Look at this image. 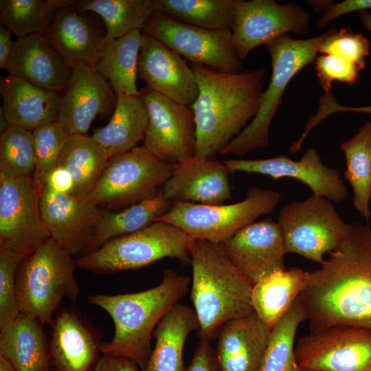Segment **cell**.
<instances>
[{
	"instance_id": "1",
	"label": "cell",
	"mask_w": 371,
	"mask_h": 371,
	"mask_svg": "<svg viewBox=\"0 0 371 371\" xmlns=\"http://www.w3.org/2000/svg\"><path fill=\"white\" fill-rule=\"evenodd\" d=\"M311 332L333 326L371 330V227L351 223L343 243L309 273L297 298Z\"/></svg>"
},
{
	"instance_id": "2",
	"label": "cell",
	"mask_w": 371,
	"mask_h": 371,
	"mask_svg": "<svg viewBox=\"0 0 371 371\" xmlns=\"http://www.w3.org/2000/svg\"><path fill=\"white\" fill-rule=\"evenodd\" d=\"M199 87L191 106L196 124L194 157L216 159L256 115L263 93L265 69L236 74L190 65Z\"/></svg>"
},
{
	"instance_id": "3",
	"label": "cell",
	"mask_w": 371,
	"mask_h": 371,
	"mask_svg": "<svg viewBox=\"0 0 371 371\" xmlns=\"http://www.w3.org/2000/svg\"><path fill=\"white\" fill-rule=\"evenodd\" d=\"M191 279L168 269L159 284L137 293L89 295L90 304L105 311L114 324L112 339L101 345L102 355L129 359L143 370L150 357L157 324L185 295Z\"/></svg>"
},
{
	"instance_id": "4",
	"label": "cell",
	"mask_w": 371,
	"mask_h": 371,
	"mask_svg": "<svg viewBox=\"0 0 371 371\" xmlns=\"http://www.w3.org/2000/svg\"><path fill=\"white\" fill-rule=\"evenodd\" d=\"M190 298L200 340L210 341L225 323L254 312V284L232 264L221 244L193 239Z\"/></svg>"
},
{
	"instance_id": "5",
	"label": "cell",
	"mask_w": 371,
	"mask_h": 371,
	"mask_svg": "<svg viewBox=\"0 0 371 371\" xmlns=\"http://www.w3.org/2000/svg\"><path fill=\"white\" fill-rule=\"evenodd\" d=\"M72 256L49 238L22 260L16 275L21 313L49 325L63 300L76 299L78 266Z\"/></svg>"
},
{
	"instance_id": "6",
	"label": "cell",
	"mask_w": 371,
	"mask_h": 371,
	"mask_svg": "<svg viewBox=\"0 0 371 371\" xmlns=\"http://www.w3.org/2000/svg\"><path fill=\"white\" fill-rule=\"evenodd\" d=\"M193 238L178 227L155 221L135 232L111 239L76 260L78 268L95 273L136 270L158 260L175 258L190 264Z\"/></svg>"
},
{
	"instance_id": "7",
	"label": "cell",
	"mask_w": 371,
	"mask_h": 371,
	"mask_svg": "<svg viewBox=\"0 0 371 371\" xmlns=\"http://www.w3.org/2000/svg\"><path fill=\"white\" fill-rule=\"evenodd\" d=\"M324 36V33L308 39H295L286 34L265 45L271 59L272 73L269 85L263 91L258 111L220 154L243 157L268 146L270 125L287 85L301 69L314 63Z\"/></svg>"
},
{
	"instance_id": "8",
	"label": "cell",
	"mask_w": 371,
	"mask_h": 371,
	"mask_svg": "<svg viewBox=\"0 0 371 371\" xmlns=\"http://www.w3.org/2000/svg\"><path fill=\"white\" fill-rule=\"evenodd\" d=\"M280 199L275 190L252 186L243 200L232 204L173 202L155 221L172 224L194 239L221 244L260 216L271 213Z\"/></svg>"
},
{
	"instance_id": "9",
	"label": "cell",
	"mask_w": 371,
	"mask_h": 371,
	"mask_svg": "<svg viewBox=\"0 0 371 371\" xmlns=\"http://www.w3.org/2000/svg\"><path fill=\"white\" fill-rule=\"evenodd\" d=\"M174 168L175 164L161 160L143 146H137L110 157L87 200L98 206L126 208L157 195L159 187L171 176Z\"/></svg>"
},
{
	"instance_id": "10",
	"label": "cell",
	"mask_w": 371,
	"mask_h": 371,
	"mask_svg": "<svg viewBox=\"0 0 371 371\" xmlns=\"http://www.w3.org/2000/svg\"><path fill=\"white\" fill-rule=\"evenodd\" d=\"M277 223L286 253L297 254L319 265L326 254L343 243L351 227L331 201L314 194L288 203L280 210Z\"/></svg>"
},
{
	"instance_id": "11",
	"label": "cell",
	"mask_w": 371,
	"mask_h": 371,
	"mask_svg": "<svg viewBox=\"0 0 371 371\" xmlns=\"http://www.w3.org/2000/svg\"><path fill=\"white\" fill-rule=\"evenodd\" d=\"M142 32L159 40L190 64L225 73L241 72L242 60L234 48L230 30L201 28L154 12Z\"/></svg>"
},
{
	"instance_id": "12",
	"label": "cell",
	"mask_w": 371,
	"mask_h": 371,
	"mask_svg": "<svg viewBox=\"0 0 371 371\" xmlns=\"http://www.w3.org/2000/svg\"><path fill=\"white\" fill-rule=\"evenodd\" d=\"M41 193L33 177L0 174V247L27 256L50 238L42 217Z\"/></svg>"
},
{
	"instance_id": "13",
	"label": "cell",
	"mask_w": 371,
	"mask_h": 371,
	"mask_svg": "<svg viewBox=\"0 0 371 371\" xmlns=\"http://www.w3.org/2000/svg\"><path fill=\"white\" fill-rule=\"evenodd\" d=\"M234 48L242 60L255 48L294 32L306 34L310 14L295 3L280 4L274 0H234Z\"/></svg>"
},
{
	"instance_id": "14",
	"label": "cell",
	"mask_w": 371,
	"mask_h": 371,
	"mask_svg": "<svg viewBox=\"0 0 371 371\" xmlns=\"http://www.w3.org/2000/svg\"><path fill=\"white\" fill-rule=\"evenodd\" d=\"M295 352L302 371H371V330L333 326L300 337Z\"/></svg>"
},
{
	"instance_id": "15",
	"label": "cell",
	"mask_w": 371,
	"mask_h": 371,
	"mask_svg": "<svg viewBox=\"0 0 371 371\" xmlns=\"http://www.w3.org/2000/svg\"><path fill=\"white\" fill-rule=\"evenodd\" d=\"M140 92L148 113L143 146L156 157L172 164L194 157L196 124L191 106L147 87Z\"/></svg>"
},
{
	"instance_id": "16",
	"label": "cell",
	"mask_w": 371,
	"mask_h": 371,
	"mask_svg": "<svg viewBox=\"0 0 371 371\" xmlns=\"http://www.w3.org/2000/svg\"><path fill=\"white\" fill-rule=\"evenodd\" d=\"M223 161L230 173H256L276 180L282 177L297 179L308 186L313 194L332 202L343 201L348 195L338 169L324 165L314 147L308 148L299 161L280 155L258 159H228Z\"/></svg>"
},
{
	"instance_id": "17",
	"label": "cell",
	"mask_w": 371,
	"mask_h": 371,
	"mask_svg": "<svg viewBox=\"0 0 371 371\" xmlns=\"http://www.w3.org/2000/svg\"><path fill=\"white\" fill-rule=\"evenodd\" d=\"M41 210L50 238L72 256L90 252L102 212L98 205L45 187L41 193Z\"/></svg>"
},
{
	"instance_id": "18",
	"label": "cell",
	"mask_w": 371,
	"mask_h": 371,
	"mask_svg": "<svg viewBox=\"0 0 371 371\" xmlns=\"http://www.w3.org/2000/svg\"><path fill=\"white\" fill-rule=\"evenodd\" d=\"M221 245L232 264L253 284L286 269L282 234L271 218L247 225Z\"/></svg>"
},
{
	"instance_id": "19",
	"label": "cell",
	"mask_w": 371,
	"mask_h": 371,
	"mask_svg": "<svg viewBox=\"0 0 371 371\" xmlns=\"http://www.w3.org/2000/svg\"><path fill=\"white\" fill-rule=\"evenodd\" d=\"M106 34L104 23L98 14L71 5L57 11L41 35L74 68L94 67L105 49Z\"/></svg>"
},
{
	"instance_id": "20",
	"label": "cell",
	"mask_w": 371,
	"mask_h": 371,
	"mask_svg": "<svg viewBox=\"0 0 371 371\" xmlns=\"http://www.w3.org/2000/svg\"><path fill=\"white\" fill-rule=\"evenodd\" d=\"M137 76L146 87L186 106H191L199 94L195 74L183 56L144 34Z\"/></svg>"
},
{
	"instance_id": "21",
	"label": "cell",
	"mask_w": 371,
	"mask_h": 371,
	"mask_svg": "<svg viewBox=\"0 0 371 371\" xmlns=\"http://www.w3.org/2000/svg\"><path fill=\"white\" fill-rule=\"evenodd\" d=\"M117 98L111 84L93 67H75L60 95L58 120L70 135H87L98 115L113 112Z\"/></svg>"
},
{
	"instance_id": "22",
	"label": "cell",
	"mask_w": 371,
	"mask_h": 371,
	"mask_svg": "<svg viewBox=\"0 0 371 371\" xmlns=\"http://www.w3.org/2000/svg\"><path fill=\"white\" fill-rule=\"evenodd\" d=\"M229 173L223 161L194 157L175 164L160 190L172 203L222 205L232 196Z\"/></svg>"
},
{
	"instance_id": "23",
	"label": "cell",
	"mask_w": 371,
	"mask_h": 371,
	"mask_svg": "<svg viewBox=\"0 0 371 371\" xmlns=\"http://www.w3.org/2000/svg\"><path fill=\"white\" fill-rule=\"evenodd\" d=\"M95 330L74 309L63 308L51 324L52 371H92L101 347Z\"/></svg>"
},
{
	"instance_id": "24",
	"label": "cell",
	"mask_w": 371,
	"mask_h": 371,
	"mask_svg": "<svg viewBox=\"0 0 371 371\" xmlns=\"http://www.w3.org/2000/svg\"><path fill=\"white\" fill-rule=\"evenodd\" d=\"M5 69L31 84L55 92L63 91L73 67L41 34L17 37Z\"/></svg>"
},
{
	"instance_id": "25",
	"label": "cell",
	"mask_w": 371,
	"mask_h": 371,
	"mask_svg": "<svg viewBox=\"0 0 371 371\" xmlns=\"http://www.w3.org/2000/svg\"><path fill=\"white\" fill-rule=\"evenodd\" d=\"M270 333L254 311L225 323L215 348L221 371H259Z\"/></svg>"
},
{
	"instance_id": "26",
	"label": "cell",
	"mask_w": 371,
	"mask_h": 371,
	"mask_svg": "<svg viewBox=\"0 0 371 371\" xmlns=\"http://www.w3.org/2000/svg\"><path fill=\"white\" fill-rule=\"evenodd\" d=\"M1 108L10 125L33 131L58 119V93L8 74L0 78Z\"/></svg>"
},
{
	"instance_id": "27",
	"label": "cell",
	"mask_w": 371,
	"mask_h": 371,
	"mask_svg": "<svg viewBox=\"0 0 371 371\" xmlns=\"http://www.w3.org/2000/svg\"><path fill=\"white\" fill-rule=\"evenodd\" d=\"M43 327L35 319L21 313L0 330V356L16 371H52L49 341Z\"/></svg>"
},
{
	"instance_id": "28",
	"label": "cell",
	"mask_w": 371,
	"mask_h": 371,
	"mask_svg": "<svg viewBox=\"0 0 371 371\" xmlns=\"http://www.w3.org/2000/svg\"><path fill=\"white\" fill-rule=\"evenodd\" d=\"M199 324L194 308L177 303L159 321L153 337L155 344L141 371H183V349L188 336Z\"/></svg>"
},
{
	"instance_id": "29",
	"label": "cell",
	"mask_w": 371,
	"mask_h": 371,
	"mask_svg": "<svg viewBox=\"0 0 371 371\" xmlns=\"http://www.w3.org/2000/svg\"><path fill=\"white\" fill-rule=\"evenodd\" d=\"M309 272L297 267L276 271L254 284V311L271 330L290 311L304 289Z\"/></svg>"
},
{
	"instance_id": "30",
	"label": "cell",
	"mask_w": 371,
	"mask_h": 371,
	"mask_svg": "<svg viewBox=\"0 0 371 371\" xmlns=\"http://www.w3.org/2000/svg\"><path fill=\"white\" fill-rule=\"evenodd\" d=\"M148 124V113L142 93L120 95L109 122L91 137L111 157L137 146L144 139Z\"/></svg>"
},
{
	"instance_id": "31",
	"label": "cell",
	"mask_w": 371,
	"mask_h": 371,
	"mask_svg": "<svg viewBox=\"0 0 371 371\" xmlns=\"http://www.w3.org/2000/svg\"><path fill=\"white\" fill-rule=\"evenodd\" d=\"M144 34L139 30L106 43L94 68L112 86L117 96L138 95L137 71Z\"/></svg>"
},
{
	"instance_id": "32",
	"label": "cell",
	"mask_w": 371,
	"mask_h": 371,
	"mask_svg": "<svg viewBox=\"0 0 371 371\" xmlns=\"http://www.w3.org/2000/svg\"><path fill=\"white\" fill-rule=\"evenodd\" d=\"M110 157L88 135H70L58 163L64 165L74 182L73 196L87 199L104 172Z\"/></svg>"
},
{
	"instance_id": "33",
	"label": "cell",
	"mask_w": 371,
	"mask_h": 371,
	"mask_svg": "<svg viewBox=\"0 0 371 371\" xmlns=\"http://www.w3.org/2000/svg\"><path fill=\"white\" fill-rule=\"evenodd\" d=\"M340 149L346 159L344 176L353 190V206L368 223L371 218V122L366 121L341 144Z\"/></svg>"
},
{
	"instance_id": "34",
	"label": "cell",
	"mask_w": 371,
	"mask_h": 371,
	"mask_svg": "<svg viewBox=\"0 0 371 371\" xmlns=\"http://www.w3.org/2000/svg\"><path fill=\"white\" fill-rule=\"evenodd\" d=\"M172 204L159 190L155 196L129 206L122 212L115 213L102 210L95 229L90 252L98 249L111 239L148 226L164 214Z\"/></svg>"
},
{
	"instance_id": "35",
	"label": "cell",
	"mask_w": 371,
	"mask_h": 371,
	"mask_svg": "<svg viewBox=\"0 0 371 371\" xmlns=\"http://www.w3.org/2000/svg\"><path fill=\"white\" fill-rule=\"evenodd\" d=\"M74 5L81 11L95 13L102 19L106 43L133 30L142 31L155 11V0H80Z\"/></svg>"
},
{
	"instance_id": "36",
	"label": "cell",
	"mask_w": 371,
	"mask_h": 371,
	"mask_svg": "<svg viewBox=\"0 0 371 371\" xmlns=\"http://www.w3.org/2000/svg\"><path fill=\"white\" fill-rule=\"evenodd\" d=\"M155 12L192 26L230 31L234 27V0H155Z\"/></svg>"
},
{
	"instance_id": "37",
	"label": "cell",
	"mask_w": 371,
	"mask_h": 371,
	"mask_svg": "<svg viewBox=\"0 0 371 371\" xmlns=\"http://www.w3.org/2000/svg\"><path fill=\"white\" fill-rule=\"evenodd\" d=\"M305 320L297 299L290 311L271 330L259 371H302L295 352V337Z\"/></svg>"
},
{
	"instance_id": "38",
	"label": "cell",
	"mask_w": 371,
	"mask_h": 371,
	"mask_svg": "<svg viewBox=\"0 0 371 371\" xmlns=\"http://www.w3.org/2000/svg\"><path fill=\"white\" fill-rule=\"evenodd\" d=\"M54 0H1L0 19L17 37L42 34L53 21Z\"/></svg>"
},
{
	"instance_id": "39",
	"label": "cell",
	"mask_w": 371,
	"mask_h": 371,
	"mask_svg": "<svg viewBox=\"0 0 371 371\" xmlns=\"http://www.w3.org/2000/svg\"><path fill=\"white\" fill-rule=\"evenodd\" d=\"M36 151L32 131L15 125L0 135V174L9 177H33Z\"/></svg>"
},
{
	"instance_id": "40",
	"label": "cell",
	"mask_w": 371,
	"mask_h": 371,
	"mask_svg": "<svg viewBox=\"0 0 371 371\" xmlns=\"http://www.w3.org/2000/svg\"><path fill=\"white\" fill-rule=\"evenodd\" d=\"M36 151V168L33 179L41 192L48 172L61 156L70 134L57 119L32 131Z\"/></svg>"
},
{
	"instance_id": "41",
	"label": "cell",
	"mask_w": 371,
	"mask_h": 371,
	"mask_svg": "<svg viewBox=\"0 0 371 371\" xmlns=\"http://www.w3.org/2000/svg\"><path fill=\"white\" fill-rule=\"evenodd\" d=\"M25 256L22 253L0 247V330L12 323L21 313L16 275Z\"/></svg>"
},
{
	"instance_id": "42",
	"label": "cell",
	"mask_w": 371,
	"mask_h": 371,
	"mask_svg": "<svg viewBox=\"0 0 371 371\" xmlns=\"http://www.w3.org/2000/svg\"><path fill=\"white\" fill-rule=\"evenodd\" d=\"M318 52L343 58L357 65L361 70L366 66V57L369 55L370 42L361 34L343 28L337 31L330 29L324 32L318 45Z\"/></svg>"
},
{
	"instance_id": "43",
	"label": "cell",
	"mask_w": 371,
	"mask_h": 371,
	"mask_svg": "<svg viewBox=\"0 0 371 371\" xmlns=\"http://www.w3.org/2000/svg\"><path fill=\"white\" fill-rule=\"evenodd\" d=\"M314 63L319 84L324 92L330 91L333 81L355 84L361 71L355 63L330 54L317 56Z\"/></svg>"
},
{
	"instance_id": "44",
	"label": "cell",
	"mask_w": 371,
	"mask_h": 371,
	"mask_svg": "<svg viewBox=\"0 0 371 371\" xmlns=\"http://www.w3.org/2000/svg\"><path fill=\"white\" fill-rule=\"evenodd\" d=\"M371 9V0H345L333 3L330 1L324 14L317 21V26L322 28L334 19L355 11H367Z\"/></svg>"
},
{
	"instance_id": "45",
	"label": "cell",
	"mask_w": 371,
	"mask_h": 371,
	"mask_svg": "<svg viewBox=\"0 0 371 371\" xmlns=\"http://www.w3.org/2000/svg\"><path fill=\"white\" fill-rule=\"evenodd\" d=\"M183 371H221L215 348L210 341L200 340L190 363Z\"/></svg>"
},
{
	"instance_id": "46",
	"label": "cell",
	"mask_w": 371,
	"mask_h": 371,
	"mask_svg": "<svg viewBox=\"0 0 371 371\" xmlns=\"http://www.w3.org/2000/svg\"><path fill=\"white\" fill-rule=\"evenodd\" d=\"M339 112H355L371 114V105L366 106H346L339 104L332 96L331 91L324 93L319 100L317 113L313 115L314 120L320 123L328 116Z\"/></svg>"
},
{
	"instance_id": "47",
	"label": "cell",
	"mask_w": 371,
	"mask_h": 371,
	"mask_svg": "<svg viewBox=\"0 0 371 371\" xmlns=\"http://www.w3.org/2000/svg\"><path fill=\"white\" fill-rule=\"evenodd\" d=\"M45 187L73 195L74 182L69 170L64 165L58 163L47 174L44 182Z\"/></svg>"
},
{
	"instance_id": "48",
	"label": "cell",
	"mask_w": 371,
	"mask_h": 371,
	"mask_svg": "<svg viewBox=\"0 0 371 371\" xmlns=\"http://www.w3.org/2000/svg\"><path fill=\"white\" fill-rule=\"evenodd\" d=\"M133 361L119 356L102 355L97 361L92 371H139Z\"/></svg>"
},
{
	"instance_id": "49",
	"label": "cell",
	"mask_w": 371,
	"mask_h": 371,
	"mask_svg": "<svg viewBox=\"0 0 371 371\" xmlns=\"http://www.w3.org/2000/svg\"><path fill=\"white\" fill-rule=\"evenodd\" d=\"M12 33L3 24L0 23V67L5 69L10 57L14 42L12 39Z\"/></svg>"
},
{
	"instance_id": "50",
	"label": "cell",
	"mask_w": 371,
	"mask_h": 371,
	"mask_svg": "<svg viewBox=\"0 0 371 371\" xmlns=\"http://www.w3.org/2000/svg\"><path fill=\"white\" fill-rule=\"evenodd\" d=\"M358 16L361 25L371 32V14L368 11H360Z\"/></svg>"
},
{
	"instance_id": "51",
	"label": "cell",
	"mask_w": 371,
	"mask_h": 371,
	"mask_svg": "<svg viewBox=\"0 0 371 371\" xmlns=\"http://www.w3.org/2000/svg\"><path fill=\"white\" fill-rule=\"evenodd\" d=\"M0 371H16V370L4 357L0 356Z\"/></svg>"
}]
</instances>
